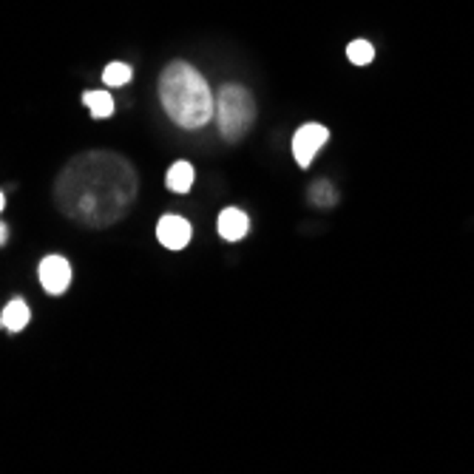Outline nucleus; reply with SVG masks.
I'll use <instances>...</instances> for the list:
<instances>
[{
    "instance_id": "obj_5",
    "label": "nucleus",
    "mask_w": 474,
    "mask_h": 474,
    "mask_svg": "<svg viewBox=\"0 0 474 474\" xmlns=\"http://www.w3.org/2000/svg\"><path fill=\"white\" fill-rule=\"evenodd\" d=\"M40 284L51 295L65 292L68 284H71V264L62 255H45L40 261Z\"/></svg>"
},
{
    "instance_id": "obj_2",
    "label": "nucleus",
    "mask_w": 474,
    "mask_h": 474,
    "mask_svg": "<svg viewBox=\"0 0 474 474\" xmlns=\"http://www.w3.org/2000/svg\"><path fill=\"white\" fill-rule=\"evenodd\" d=\"M159 97L179 128H202L216 116V99L190 62H170L159 77Z\"/></svg>"
},
{
    "instance_id": "obj_8",
    "label": "nucleus",
    "mask_w": 474,
    "mask_h": 474,
    "mask_svg": "<svg viewBox=\"0 0 474 474\" xmlns=\"http://www.w3.org/2000/svg\"><path fill=\"white\" fill-rule=\"evenodd\" d=\"M28 318H31L28 304H26L23 298H14V301L6 304V309H3V315H0V324H3L9 332H20V329L28 324Z\"/></svg>"
},
{
    "instance_id": "obj_1",
    "label": "nucleus",
    "mask_w": 474,
    "mask_h": 474,
    "mask_svg": "<svg viewBox=\"0 0 474 474\" xmlns=\"http://www.w3.org/2000/svg\"><path fill=\"white\" fill-rule=\"evenodd\" d=\"M54 196L57 207L68 219L85 227H108L116 224L133 204L136 173L119 153L88 150L62 167Z\"/></svg>"
},
{
    "instance_id": "obj_6",
    "label": "nucleus",
    "mask_w": 474,
    "mask_h": 474,
    "mask_svg": "<svg viewBox=\"0 0 474 474\" xmlns=\"http://www.w3.org/2000/svg\"><path fill=\"white\" fill-rule=\"evenodd\" d=\"M156 236L167 250H182L190 241V224L182 216H162L156 224Z\"/></svg>"
},
{
    "instance_id": "obj_13",
    "label": "nucleus",
    "mask_w": 474,
    "mask_h": 474,
    "mask_svg": "<svg viewBox=\"0 0 474 474\" xmlns=\"http://www.w3.org/2000/svg\"><path fill=\"white\" fill-rule=\"evenodd\" d=\"M309 199H312V204H321V207H329V204H335L338 193L332 190V184H329V182H315V184L309 187Z\"/></svg>"
},
{
    "instance_id": "obj_3",
    "label": "nucleus",
    "mask_w": 474,
    "mask_h": 474,
    "mask_svg": "<svg viewBox=\"0 0 474 474\" xmlns=\"http://www.w3.org/2000/svg\"><path fill=\"white\" fill-rule=\"evenodd\" d=\"M216 119H219V131L227 142H238L255 119V99L244 85L227 82L219 88L216 94Z\"/></svg>"
},
{
    "instance_id": "obj_12",
    "label": "nucleus",
    "mask_w": 474,
    "mask_h": 474,
    "mask_svg": "<svg viewBox=\"0 0 474 474\" xmlns=\"http://www.w3.org/2000/svg\"><path fill=\"white\" fill-rule=\"evenodd\" d=\"M131 79V65H125V62H111V65H105V71H102V82L105 85H125Z\"/></svg>"
},
{
    "instance_id": "obj_9",
    "label": "nucleus",
    "mask_w": 474,
    "mask_h": 474,
    "mask_svg": "<svg viewBox=\"0 0 474 474\" xmlns=\"http://www.w3.org/2000/svg\"><path fill=\"white\" fill-rule=\"evenodd\" d=\"M82 102H85V108L91 111V116H97V119H105V116L114 114V99H111L108 91H85V94H82Z\"/></svg>"
},
{
    "instance_id": "obj_10",
    "label": "nucleus",
    "mask_w": 474,
    "mask_h": 474,
    "mask_svg": "<svg viewBox=\"0 0 474 474\" xmlns=\"http://www.w3.org/2000/svg\"><path fill=\"white\" fill-rule=\"evenodd\" d=\"M165 182H167V187H170L173 193H187L190 184H193V167H190L187 162H173Z\"/></svg>"
},
{
    "instance_id": "obj_14",
    "label": "nucleus",
    "mask_w": 474,
    "mask_h": 474,
    "mask_svg": "<svg viewBox=\"0 0 474 474\" xmlns=\"http://www.w3.org/2000/svg\"><path fill=\"white\" fill-rule=\"evenodd\" d=\"M6 238H9V227L0 221V244H6Z\"/></svg>"
},
{
    "instance_id": "obj_11",
    "label": "nucleus",
    "mask_w": 474,
    "mask_h": 474,
    "mask_svg": "<svg viewBox=\"0 0 474 474\" xmlns=\"http://www.w3.org/2000/svg\"><path fill=\"white\" fill-rule=\"evenodd\" d=\"M346 57H349V62H355V65H366V62L375 60V48H372V43H366V40H352V43L346 45Z\"/></svg>"
},
{
    "instance_id": "obj_4",
    "label": "nucleus",
    "mask_w": 474,
    "mask_h": 474,
    "mask_svg": "<svg viewBox=\"0 0 474 474\" xmlns=\"http://www.w3.org/2000/svg\"><path fill=\"white\" fill-rule=\"evenodd\" d=\"M329 139V128H324V125H318V122H307V125H301L298 131H295V136H292V156H295V162L301 165V167H307L312 159H315V153L321 150V145Z\"/></svg>"
},
{
    "instance_id": "obj_15",
    "label": "nucleus",
    "mask_w": 474,
    "mask_h": 474,
    "mask_svg": "<svg viewBox=\"0 0 474 474\" xmlns=\"http://www.w3.org/2000/svg\"><path fill=\"white\" fill-rule=\"evenodd\" d=\"M3 204H6V196H3V193H0V210H3Z\"/></svg>"
},
{
    "instance_id": "obj_7",
    "label": "nucleus",
    "mask_w": 474,
    "mask_h": 474,
    "mask_svg": "<svg viewBox=\"0 0 474 474\" xmlns=\"http://www.w3.org/2000/svg\"><path fill=\"white\" fill-rule=\"evenodd\" d=\"M247 230H250V219L238 207H224L219 213V236L224 241H238L247 236Z\"/></svg>"
}]
</instances>
